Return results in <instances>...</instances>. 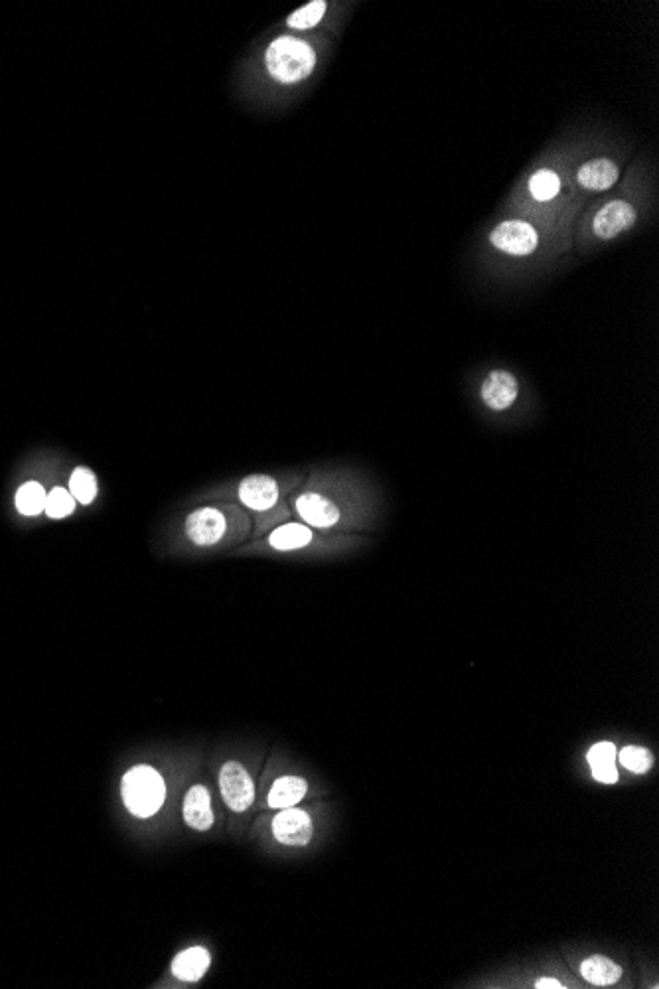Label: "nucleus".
Segmentation results:
<instances>
[{"instance_id":"f257e3e1","label":"nucleus","mask_w":659,"mask_h":989,"mask_svg":"<svg viewBox=\"0 0 659 989\" xmlns=\"http://www.w3.org/2000/svg\"><path fill=\"white\" fill-rule=\"evenodd\" d=\"M265 64L271 77L279 83L291 85L312 74L316 66V52L304 40L281 36L267 48Z\"/></svg>"},{"instance_id":"f03ea898","label":"nucleus","mask_w":659,"mask_h":989,"mask_svg":"<svg viewBox=\"0 0 659 989\" xmlns=\"http://www.w3.org/2000/svg\"><path fill=\"white\" fill-rule=\"evenodd\" d=\"M121 794L127 810L137 818L154 816L166 800V784L158 770L147 764L131 768L123 776Z\"/></svg>"},{"instance_id":"7ed1b4c3","label":"nucleus","mask_w":659,"mask_h":989,"mask_svg":"<svg viewBox=\"0 0 659 989\" xmlns=\"http://www.w3.org/2000/svg\"><path fill=\"white\" fill-rule=\"evenodd\" d=\"M220 792L227 808L235 814L247 812L255 802V782L239 761H227L221 766Z\"/></svg>"},{"instance_id":"20e7f679","label":"nucleus","mask_w":659,"mask_h":989,"mask_svg":"<svg viewBox=\"0 0 659 989\" xmlns=\"http://www.w3.org/2000/svg\"><path fill=\"white\" fill-rule=\"evenodd\" d=\"M273 837L287 847H304L314 837V822L310 814L298 806L281 810L271 824Z\"/></svg>"},{"instance_id":"39448f33","label":"nucleus","mask_w":659,"mask_h":989,"mask_svg":"<svg viewBox=\"0 0 659 989\" xmlns=\"http://www.w3.org/2000/svg\"><path fill=\"white\" fill-rule=\"evenodd\" d=\"M490 241L496 249L508 253V255H515V257H525V255H531L537 245H539V235L533 226H529L527 222H519V220H510V222H504L500 224L498 228L492 231L490 235Z\"/></svg>"},{"instance_id":"423d86ee","label":"nucleus","mask_w":659,"mask_h":989,"mask_svg":"<svg viewBox=\"0 0 659 989\" xmlns=\"http://www.w3.org/2000/svg\"><path fill=\"white\" fill-rule=\"evenodd\" d=\"M296 514L308 528H318V530H330L338 526L342 512L336 506V502L324 494L318 492H304L296 498Z\"/></svg>"},{"instance_id":"0eeeda50","label":"nucleus","mask_w":659,"mask_h":989,"mask_svg":"<svg viewBox=\"0 0 659 989\" xmlns=\"http://www.w3.org/2000/svg\"><path fill=\"white\" fill-rule=\"evenodd\" d=\"M227 533V518L216 508H202L188 516L186 535L192 543L200 547H210L220 543Z\"/></svg>"},{"instance_id":"6e6552de","label":"nucleus","mask_w":659,"mask_h":989,"mask_svg":"<svg viewBox=\"0 0 659 989\" xmlns=\"http://www.w3.org/2000/svg\"><path fill=\"white\" fill-rule=\"evenodd\" d=\"M636 210L624 200H612L594 216L592 231L598 239H612L636 224Z\"/></svg>"},{"instance_id":"1a4fd4ad","label":"nucleus","mask_w":659,"mask_h":989,"mask_svg":"<svg viewBox=\"0 0 659 989\" xmlns=\"http://www.w3.org/2000/svg\"><path fill=\"white\" fill-rule=\"evenodd\" d=\"M237 494L249 510L267 512L279 502V484L267 474H253L239 484Z\"/></svg>"},{"instance_id":"9d476101","label":"nucleus","mask_w":659,"mask_h":989,"mask_svg":"<svg viewBox=\"0 0 659 989\" xmlns=\"http://www.w3.org/2000/svg\"><path fill=\"white\" fill-rule=\"evenodd\" d=\"M182 814L188 828L196 832H208L214 828L216 816L212 808V796L204 784H196L186 792Z\"/></svg>"},{"instance_id":"9b49d317","label":"nucleus","mask_w":659,"mask_h":989,"mask_svg":"<svg viewBox=\"0 0 659 989\" xmlns=\"http://www.w3.org/2000/svg\"><path fill=\"white\" fill-rule=\"evenodd\" d=\"M480 395L486 407H490L492 411H506L519 395V383L510 372L496 370L482 383Z\"/></svg>"},{"instance_id":"f8f14e48","label":"nucleus","mask_w":659,"mask_h":989,"mask_svg":"<svg viewBox=\"0 0 659 989\" xmlns=\"http://www.w3.org/2000/svg\"><path fill=\"white\" fill-rule=\"evenodd\" d=\"M308 794V782L302 776H279L269 794H267V806L273 810H285L298 806Z\"/></svg>"},{"instance_id":"ddd939ff","label":"nucleus","mask_w":659,"mask_h":989,"mask_svg":"<svg viewBox=\"0 0 659 989\" xmlns=\"http://www.w3.org/2000/svg\"><path fill=\"white\" fill-rule=\"evenodd\" d=\"M210 964H212L210 952L206 948H202V946H194V948H188V950L180 952L174 958V962H172V974L180 982L194 984V982H200L206 976V972L210 970Z\"/></svg>"},{"instance_id":"4468645a","label":"nucleus","mask_w":659,"mask_h":989,"mask_svg":"<svg viewBox=\"0 0 659 989\" xmlns=\"http://www.w3.org/2000/svg\"><path fill=\"white\" fill-rule=\"evenodd\" d=\"M618 176H620V170H618L616 162H612L608 158H596V160H588L579 168L577 180L586 190L604 192L618 182Z\"/></svg>"},{"instance_id":"2eb2a0df","label":"nucleus","mask_w":659,"mask_h":989,"mask_svg":"<svg viewBox=\"0 0 659 989\" xmlns=\"http://www.w3.org/2000/svg\"><path fill=\"white\" fill-rule=\"evenodd\" d=\"M579 972H581L585 982L592 984V986H598V988L616 986L624 976L622 966L616 964L614 960H610L608 956H602V954H592V956L585 958L581 962Z\"/></svg>"},{"instance_id":"dca6fc26","label":"nucleus","mask_w":659,"mask_h":989,"mask_svg":"<svg viewBox=\"0 0 659 989\" xmlns=\"http://www.w3.org/2000/svg\"><path fill=\"white\" fill-rule=\"evenodd\" d=\"M314 533L304 524H285L269 535V545L277 551H296L308 547Z\"/></svg>"},{"instance_id":"f3484780","label":"nucleus","mask_w":659,"mask_h":989,"mask_svg":"<svg viewBox=\"0 0 659 989\" xmlns=\"http://www.w3.org/2000/svg\"><path fill=\"white\" fill-rule=\"evenodd\" d=\"M46 490L38 482H26L16 492V508L24 516H38L46 510Z\"/></svg>"},{"instance_id":"a211bd4d","label":"nucleus","mask_w":659,"mask_h":989,"mask_svg":"<svg viewBox=\"0 0 659 989\" xmlns=\"http://www.w3.org/2000/svg\"><path fill=\"white\" fill-rule=\"evenodd\" d=\"M559 190H561V180H559L557 172H553L549 168L537 170L529 180V192L537 202L553 200L559 194Z\"/></svg>"},{"instance_id":"6ab92c4d","label":"nucleus","mask_w":659,"mask_h":989,"mask_svg":"<svg viewBox=\"0 0 659 989\" xmlns=\"http://www.w3.org/2000/svg\"><path fill=\"white\" fill-rule=\"evenodd\" d=\"M70 494L79 504H91L97 496V480L89 468H75L70 478Z\"/></svg>"},{"instance_id":"aec40b11","label":"nucleus","mask_w":659,"mask_h":989,"mask_svg":"<svg viewBox=\"0 0 659 989\" xmlns=\"http://www.w3.org/2000/svg\"><path fill=\"white\" fill-rule=\"evenodd\" d=\"M616 759L632 774H648L654 768V755L646 747L628 745L618 753Z\"/></svg>"},{"instance_id":"412c9836","label":"nucleus","mask_w":659,"mask_h":989,"mask_svg":"<svg viewBox=\"0 0 659 989\" xmlns=\"http://www.w3.org/2000/svg\"><path fill=\"white\" fill-rule=\"evenodd\" d=\"M326 14V2L324 0H314L302 8H298L296 12H293L287 20V24L294 28V30H308V28H314L322 16Z\"/></svg>"},{"instance_id":"4be33fe9","label":"nucleus","mask_w":659,"mask_h":989,"mask_svg":"<svg viewBox=\"0 0 659 989\" xmlns=\"http://www.w3.org/2000/svg\"><path fill=\"white\" fill-rule=\"evenodd\" d=\"M75 510V498L64 488H54L46 498V514L54 520L68 518Z\"/></svg>"},{"instance_id":"5701e85b","label":"nucleus","mask_w":659,"mask_h":989,"mask_svg":"<svg viewBox=\"0 0 659 989\" xmlns=\"http://www.w3.org/2000/svg\"><path fill=\"white\" fill-rule=\"evenodd\" d=\"M616 757H618V751H616V745L610 743V741H600V743H594L588 753H586V762L590 766H596V764H606V762H616Z\"/></svg>"},{"instance_id":"b1692460","label":"nucleus","mask_w":659,"mask_h":989,"mask_svg":"<svg viewBox=\"0 0 659 989\" xmlns=\"http://www.w3.org/2000/svg\"><path fill=\"white\" fill-rule=\"evenodd\" d=\"M590 772H592V778L600 784H616L620 780V772H618V766L616 762H606V764H596V766H590Z\"/></svg>"},{"instance_id":"393cba45","label":"nucleus","mask_w":659,"mask_h":989,"mask_svg":"<svg viewBox=\"0 0 659 989\" xmlns=\"http://www.w3.org/2000/svg\"><path fill=\"white\" fill-rule=\"evenodd\" d=\"M533 988L535 989H565V982L555 978V976H541L533 982Z\"/></svg>"}]
</instances>
